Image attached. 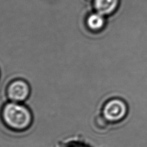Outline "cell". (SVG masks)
<instances>
[{
	"label": "cell",
	"instance_id": "6da1fadb",
	"mask_svg": "<svg viewBox=\"0 0 147 147\" xmlns=\"http://www.w3.org/2000/svg\"><path fill=\"white\" fill-rule=\"evenodd\" d=\"M2 116L6 125L14 130H24L31 123L30 111L25 106L11 102L4 106Z\"/></svg>",
	"mask_w": 147,
	"mask_h": 147
},
{
	"label": "cell",
	"instance_id": "7a4b0ae2",
	"mask_svg": "<svg viewBox=\"0 0 147 147\" xmlns=\"http://www.w3.org/2000/svg\"><path fill=\"white\" fill-rule=\"evenodd\" d=\"M104 115L106 119L117 122L122 120L127 113V106L124 101L113 99L106 103L104 108Z\"/></svg>",
	"mask_w": 147,
	"mask_h": 147
},
{
	"label": "cell",
	"instance_id": "3957f363",
	"mask_svg": "<svg viewBox=\"0 0 147 147\" xmlns=\"http://www.w3.org/2000/svg\"><path fill=\"white\" fill-rule=\"evenodd\" d=\"M7 94L10 99L15 102L23 101L29 94V86L24 80H15L9 86Z\"/></svg>",
	"mask_w": 147,
	"mask_h": 147
},
{
	"label": "cell",
	"instance_id": "277c9868",
	"mask_svg": "<svg viewBox=\"0 0 147 147\" xmlns=\"http://www.w3.org/2000/svg\"><path fill=\"white\" fill-rule=\"evenodd\" d=\"M93 4L95 12L108 17L117 10L119 0H93Z\"/></svg>",
	"mask_w": 147,
	"mask_h": 147
},
{
	"label": "cell",
	"instance_id": "5b68a950",
	"mask_svg": "<svg viewBox=\"0 0 147 147\" xmlns=\"http://www.w3.org/2000/svg\"><path fill=\"white\" fill-rule=\"evenodd\" d=\"M88 29L93 32H100L105 29L107 24V17L97 12H93L86 20Z\"/></svg>",
	"mask_w": 147,
	"mask_h": 147
},
{
	"label": "cell",
	"instance_id": "8992f818",
	"mask_svg": "<svg viewBox=\"0 0 147 147\" xmlns=\"http://www.w3.org/2000/svg\"><path fill=\"white\" fill-rule=\"evenodd\" d=\"M71 147H84V146H80V145H76V146H73Z\"/></svg>",
	"mask_w": 147,
	"mask_h": 147
},
{
	"label": "cell",
	"instance_id": "52a82bcc",
	"mask_svg": "<svg viewBox=\"0 0 147 147\" xmlns=\"http://www.w3.org/2000/svg\"><path fill=\"white\" fill-rule=\"evenodd\" d=\"M87 1H91V2H93V0H87Z\"/></svg>",
	"mask_w": 147,
	"mask_h": 147
}]
</instances>
